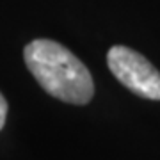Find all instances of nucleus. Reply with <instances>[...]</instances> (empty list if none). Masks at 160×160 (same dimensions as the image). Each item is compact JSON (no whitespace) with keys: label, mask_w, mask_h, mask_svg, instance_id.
I'll return each mask as SVG.
<instances>
[{"label":"nucleus","mask_w":160,"mask_h":160,"mask_svg":"<svg viewBox=\"0 0 160 160\" xmlns=\"http://www.w3.org/2000/svg\"><path fill=\"white\" fill-rule=\"evenodd\" d=\"M23 59L32 77L50 96L73 105H86L92 100L94 84L87 66L61 43L30 41L23 50Z\"/></svg>","instance_id":"obj_1"},{"label":"nucleus","mask_w":160,"mask_h":160,"mask_svg":"<svg viewBox=\"0 0 160 160\" xmlns=\"http://www.w3.org/2000/svg\"><path fill=\"white\" fill-rule=\"evenodd\" d=\"M107 66L133 94L146 100H160V71L142 53L116 45L107 53Z\"/></svg>","instance_id":"obj_2"},{"label":"nucleus","mask_w":160,"mask_h":160,"mask_svg":"<svg viewBox=\"0 0 160 160\" xmlns=\"http://www.w3.org/2000/svg\"><path fill=\"white\" fill-rule=\"evenodd\" d=\"M6 118H7V102L4 98V94L0 92V130L6 125Z\"/></svg>","instance_id":"obj_3"}]
</instances>
